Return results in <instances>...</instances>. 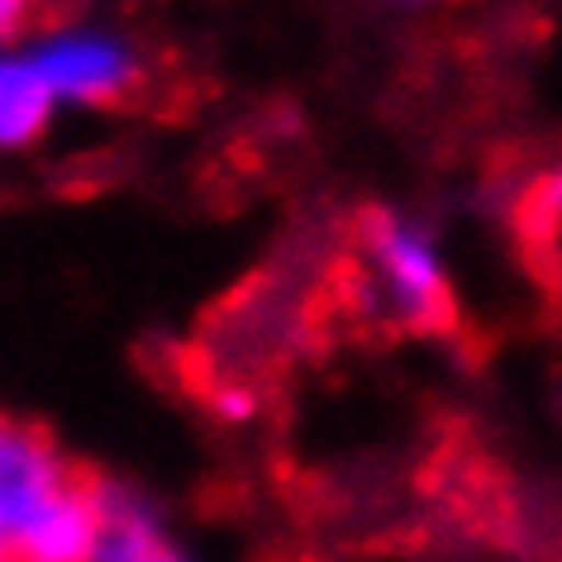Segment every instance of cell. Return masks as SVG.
Listing matches in <instances>:
<instances>
[{
    "label": "cell",
    "instance_id": "7a4b0ae2",
    "mask_svg": "<svg viewBox=\"0 0 562 562\" xmlns=\"http://www.w3.org/2000/svg\"><path fill=\"white\" fill-rule=\"evenodd\" d=\"M358 244L376 281V305L405 329H439L453 315V286L429 224L372 205L358 220Z\"/></svg>",
    "mask_w": 562,
    "mask_h": 562
},
{
    "label": "cell",
    "instance_id": "3957f363",
    "mask_svg": "<svg viewBox=\"0 0 562 562\" xmlns=\"http://www.w3.org/2000/svg\"><path fill=\"white\" fill-rule=\"evenodd\" d=\"M24 53L48 91L72 105H115L144 81L138 48L110 30H58Z\"/></svg>",
    "mask_w": 562,
    "mask_h": 562
},
{
    "label": "cell",
    "instance_id": "8992f818",
    "mask_svg": "<svg viewBox=\"0 0 562 562\" xmlns=\"http://www.w3.org/2000/svg\"><path fill=\"white\" fill-rule=\"evenodd\" d=\"M533 220L543 224V229H562V167H553L539 187H533Z\"/></svg>",
    "mask_w": 562,
    "mask_h": 562
},
{
    "label": "cell",
    "instance_id": "ba28073f",
    "mask_svg": "<svg viewBox=\"0 0 562 562\" xmlns=\"http://www.w3.org/2000/svg\"><path fill=\"white\" fill-rule=\"evenodd\" d=\"M0 562H15V539H10V519L0 510Z\"/></svg>",
    "mask_w": 562,
    "mask_h": 562
},
{
    "label": "cell",
    "instance_id": "9c48e42d",
    "mask_svg": "<svg viewBox=\"0 0 562 562\" xmlns=\"http://www.w3.org/2000/svg\"><path fill=\"white\" fill-rule=\"evenodd\" d=\"M386 5H396V10H425V5H439V0H386Z\"/></svg>",
    "mask_w": 562,
    "mask_h": 562
},
{
    "label": "cell",
    "instance_id": "5b68a950",
    "mask_svg": "<svg viewBox=\"0 0 562 562\" xmlns=\"http://www.w3.org/2000/svg\"><path fill=\"white\" fill-rule=\"evenodd\" d=\"M53 105H58V95L38 77L30 53L24 48L0 53V153L30 148L34 138L48 130Z\"/></svg>",
    "mask_w": 562,
    "mask_h": 562
},
{
    "label": "cell",
    "instance_id": "6da1fadb",
    "mask_svg": "<svg viewBox=\"0 0 562 562\" xmlns=\"http://www.w3.org/2000/svg\"><path fill=\"white\" fill-rule=\"evenodd\" d=\"M0 510L15 562H91L105 533V486L87 482L34 425L0 415Z\"/></svg>",
    "mask_w": 562,
    "mask_h": 562
},
{
    "label": "cell",
    "instance_id": "277c9868",
    "mask_svg": "<svg viewBox=\"0 0 562 562\" xmlns=\"http://www.w3.org/2000/svg\"><path fill=\"white\" fill-rule=\"evenodd\" d=\"M91 562H195L158 505L130 486H105V533Z\"/></svg>",
    "mask_w": 562,
    "mask_h": 562
},
{
    "label": "cell",
    "instance_id": "52a82bcc",
    "mask_svg": "<svg viewBox=\"0 0 562 562\" xmlns=\"http://www.w3.org/2000/svg\"><path fill=\"white\" fill-rule=\"evenodd\" d=\"M30 15H34V0H0V53L30 30Z\"/></svg>",
    "mask_w": 562,
    "mask_h": 562
}]
</instances>
